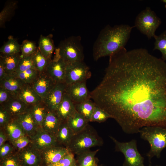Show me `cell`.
<instances>
[{
    "instance_id": "603a6c76",
    "label": "cell",
    "mask_w": 166,
    "mask_h": 166,
    "mask_svg": "<svg viewBox=\"0 0 166 166\" xmlns=\"http://www.w3.org/2000/svg\"><path fill=\"white\" fill-rule=\"evenodd\" d=\"M20 53L12 55L0 54V61L3 65L7 74H14L21 56Z\"/></svg>"
},
{
    "instance_id": "ac0fdd59",
    "label": "cell",
    "mask_w": 166,
    "mask_h": 166,
    "mask_svg": "<svg viewBox=\"0 0 166 166\" xmlns=\"http://www.w3.org/2000/svg\"><path fill=\"white\" fill-rule=\"evenodd\" d=\"M76 112L74 103L65 92L61 103L55 112L63 121H66Z\"/></svg>"
},
{
    "instance_id": "6da1fadb",
    "label": "cell",
    "mask_w": 166,
    "mask_h": 166,
    "mask_svg": "<svg viewBox=\"0 0 166 166\" xmlns=\"http://www.w3.org/2000/svg\"><path fill=\"white\" fill-rule=\"evenodd\" d=\"M109 57L91 99L126 133L147 126L166 128V62L142 48H125Z\"/></svg>"
},
{
    "instance_id": "277c9868",
    "label": "cell",
    "mask_w": 166,
    "mask_h": 166,
    "mask_svg": "<svg viewBox=\"0 0 166 166\" xmlns=\"http://www.w3.org/2000/svg\"><path fill=\"white\" fill-rule=\"evenodd\" d=\"M139 132L141 137L150 145V150L146 154L149 161L154 156L160 158L161 151L166 148V128L147 126L142 128Z\"/></svg>"
},
{
    "instance_id": "5b68a950",
    "label": "cell",
    "mask_w": 166,
    "mask_h": 166,
    "mask_svg": "<svg viewBox=\"0 0 166 166\" xmlns=\"http://www.w3.org/2000/svg\"><path fill=\"white\" fill-rule=\"evenodd\" d=\"M55 53L67 64L84 61V48L79 35L72 36L61 41Z\"/></svg>"
},
{
    "instance_id": "b9f144b4",
    "label": "cell",
    "mask_w": 166,
    "mask_h": 166,
    "mask_svg": "<svg viewBox=\"0 0 166 166\" xmlns=\"http://www.w3.org/2000/svg\"><path fill=\"white\" fill-rule=\"evenodd\" d=\"M15 149L11 144L5 143L0 147V160L7 157L15 152Z\"/></svg>"
},
{
    "instance_id": "4dcf8cb0",
    "label": "cell",
    "mask_w": 166,
    "mask_h": 166,
    "mask_svg": "<svg viewBox=\"0 0 166 166\" xmlns=\"http://www.w3.org/2000/svg\"><path fill=\"white\" fill-rule=\"evenodd\" d=\"M33 56L35 69L39 73L45 71L49 63L52 59H48L44 57L38 48Z\"/></svg>"
},
{
    "instance_id": "f1b7e54d",
    "label": "cell",
    "mask_w": 166,
    "mask_h": 166,
    "mask_svg": "<svg viewBox=\"0 0 166 166\" xmlns=\"http://www.w3.org/2000/svg\"><path fill=\"white\" fill-rule=\"evenodd\" d=\"M76 110L90 121L96 105L89 99L84 102L74 104Z\"/></svg>"
},
{
    "instance_id": "7a4b0ae2",
    "label": "cell",
    "mask_w": 166,
    "mask_h": 166,
    "mask_svg": "<svg viewBox=\"0 0 166 166\" xmlns=\"http://www.w3.org/2000/svg\"><path fill=\"white\" fill-rule=\"evenodd\" d=\"M134 27L127 24L107 25L101 30L93 45L94 60L109 57L124 48Z\"/></svg>"
},
{
    "instance_id": "5bb4252c",
    "label": "cell",
    "mask_w": 166,
    "mask_h": 166,
    "mask_svg": "<svg viewBox=\"0 0 166 166\" xmlns=\"http://www.w3.org/2000/svg\"><path fill=\"white\" fill-rule=\"evenodd\" d=\"M56 84L44 71L39 73L36 78L31 85L43 101Z\"/></svg>"
},
{
    "instance_id": "e0dca14e",
    "label": "cell",
    "mask_w": 166,
    "mask_h": 166,
    "mask_svg": "<svg viewBox=\"0 0 166 166\" xmlns=\"http://www.w3.org/2000/svg\"><path fill=\"white\" fill-rule=\"evenodd\" d=\"M5 109L9 113L12 118L26 112L29 106L17 97H13L2 105Z\"/></svg>"
},
{
    "instance_id": "484cf974",
    "label": "cell",
    "mask_w": 166,
    "mask_h": 166,
    "mask_svg": "<svg viewBox=\"0 0 166 166\" xmlns=\"http://www.w3.org/2000/svg\"><path fill=\"white\" fill-rule=\"evenodd\" d=\"M29 109L36 123L41 128L49 111L44 102L29 106Z\"/></svg>"
},
{
    "instance_id": "9c48e42d",
    "label": "cell",
    "mask_w": 166,
    "mask_h": 166,
    "mask_svg": "<svg viewBox=\"0 0 166 166\" xmlns=\"http://www.w3.org/2000/svg\"><path fill=\"white\" fill-rule=\"evenodd\" d=\"M30 139L29 144L41 152L48 148L58 146L55 136L47 132L41 128H39Z\"/></svg>"
},
{
    "instance_id": "ffe728a7",
    "label": "cell",
    "mask_w": 166,
    "mask_h": 166,
    "mask_svg": "<svg viewBox=\"0 0 166 166\" xmlns=\"http://www.w3.org/2000/svg\"><path fill=\"white\" fill-rule=\"evenodd\" d=\"M17 97L29 106L43 101L30 84H25L18 93Z\"/></svg>"
},
{
    "instance_id": "d6986e66",
    "label": "cell",
    "mask_w": 166,
    "mask_h": 166,
    "mask_svg": "<svg viewBox=\"0 0 166 166\" xmlns=\"http://www.w3.org/2000/svg\"><path fill=\"white\" fill-rule=\"evenodd\" d=\"M25 84L14 74H7L0 81V87L6 89L14 97H17Z\"/></svg>"
},
{
    "instance_id": "44dd1931",
    "label": "cell",
    "mask_w": 166,
    "mask_h": 166,
    "mask_svg": "<svg viewBox=\"0 0 166 166\" xmlns=\"http://www.w3.org/2000/svg\"><path fill=\"white\" fill-rule=\"evenodd\" d=\"M74 134L66 121H62L55 136L58 146L67 148Z\"/></svg>"
},
{
    "instance_id": "7dc6e473",
    "label": "cell",
    "mask_w": 166,
    "mask_h": 166,
    "mask_svg": "<svg viewBox=\"0 0 166 166\" xmlns=\"http://www.w3.org/2000/svg\"><path fill=\"white\" fill-rule=\"evenodd\" d=\"M72 166H78V165L76 163L73 164Z\"/></svg>"
},
{
    "instance_id": "d4e9b609",
    "label": "cell",
    "mask_w": 166,
    "mask_h": 166,
    "mask_svg": "<svg viewBox=\"0 0 166 166\" xmlns=\"http://www.w3.org/2000/svg\"><path fill=\"white\" fill-rule=\"evenodd\" d=\"M69 127L75 134L84 129L89 124V121L76 112L66 121Z\"/></svg>"
},
{
    "instance_id": "4316f807",
    "label": "cell",
    "mask_w": 166,
    "mask_h": 166,
    "mask_svg": "<svg viewBox=\"0 0 166 166\" xmlns=\"http://www.w3.org/2000/svg\"><path fill=\"white\" fill-rule=\"evenodd\" d=\"M4 128L8 135V140L10 143L25 135L19 124L13 118Z\"/></svg>"
},
{
    "instance_id": "d590c367",
    "label": "cell",
    "mask_w": 166,
    "mask_h": 166,
    "mask_svg": "<svg viewBox=\"0 0 166 166\" xmlns=\"http://www.w3.org/2000/svg\"><path fill=\"white\" fill-rule=\"evenodd\" d=\"M109 118H111V117L109 114L96 105L90 121L101 123Z\"/></svg>"
},
{
    "instance_id": "4fadbf2b",
    "label": "cell",
    "mask_w": 166,
    "mask_h": 166,
    "mask_svg": "<svg viewBox=\"0 0 166 166\" xmlns=\"http://www.w3.org/2000/svg\"><path fill=\"white\" fill-rule=\"evenodd\" d=\"M17 152L21 166H43L44 162L41 152L29 144Z\"/></svg>"
},
{
    "instance_id": "1f68e13d",
    "label": "cell",
    "mask_w": 166,
    "mask_h": 166,
    "mask_svg": "<svg viewBox=\"0 0 166 166\" xmlns=\"http://www.w3.org/2000/svg\"><path fill=\"white\" fill-rule=\"evenodd\" d=\"M155 40L153 50H158L162 54L161 59L166 61V30L160 35H155L153 37Z\"/></svg>"
},
{
    "instance_id": "ba28073f",
    "label": "cell",
    "mask_w": 166,
    "mask_h": 166,
    "mask_svg": "<svg viewBox=\"0 0 166 166\" xmlns=\"http://www.w3.org/2000/svg\"><path fill=\"white\" fill-rule=\"evenodd\" d=\"M91 76L89 68L84 61L71 63L67 65L65 83L69 85L86 81Z\"/></svg>"
},
{
    "instance_id": "8fae6325",
    "label": "cell",
    "mask_w": 166,
    "mask_h": 166,
    "mask_svg": "<svg viewBox=\"0 0 166 166\" xmlns=\"http://www.w3.org/2000/svg\"><path fill=\"white\" fill-rule=\"evenodd\" d=\"M65 93L74 104L91 99L90 92L87 88L86 81L66 85Z\"/></svg>"
},
{
    "instance_id": "681fc988",
    "label": "cell",
    "mask_w": 166,
    "mask_h": 166,
    "mask_svg": "<svg viewBox=\"0 0 166 166\" xmlns=\"http://www.w3.org/2000/svg\"><path fill=\"white\" fill-rule=\"evenodd\" d=\"M148 166H153L151 164H150ZM160 166V165H156V166Z\"/></svg>"
},
{
    "instance_id": "f6af8a7d",
    "label": "cell",
    "mask_w": 166,
    "mask_h": 166,
    "mask_svg": "<svg viewBox=\"0 0 166 166\" xmlns=\"http://www.w3.org/2000/svg\"><path fill=\"white\" fill-rule=\"evenodd\" d=\"M6 75L3 65L0 61V81Z\"/></svg>"
},
{
    "instance_id": "e575fe53",
    "label": "cell",
    "mask_w": 166,
    "mask_h": 166,
    "mask_svg": "<svg viewBox=\"0 0 166 166\" xmlns=\"http://www.w3.org/2000/svg\"><path fill=\"white\" fill-rule=\"evenodd\" d=\"M30 69H35L33 55L29 56H22L21 55L15 73L24 71Z\"/></svg>"
},
{
    "instance_id": "3957f363",
    "label": "cell",
    "mask_w": 166,
    "mask_h": 166,
    "mask_svg": "<svg viewBox=\"0 0 166 166\" xmlns=\"http://www.w3.org/2000/svg\"><path fill=\"white\" fill-rule=\"evenodd\" d=\"M103 144V140L89 124L84 129L74 134L67 148L70 152L77 155Z\"/></svg>"
},
{
    "instance_id": "2e32d148",
    "label": "cell",
    "mask_w": 166,
    "mask_h": 166,
    "mask_svg": "<svg viewBox=\"0 0 166 166\" xmlns=\"http://www.w3.org/2000/svg\"><path fill=\"white\" fill-rule=\"evenodd\" d=\"M69 152L66 147L57 146L48 148L41 153L44 162L46 165L56 163Z\"/></svg>"
},
{
    "instance_id": "ee69618b",
    "label": "cell",
    "mask_w": 166,
    "mask_h": 166,
    "mask_svg": "<svg viewBox=\"0 0 166 166\" xmlns=\"http://www.w3.org/2000/svg\"><path fill=\"white\" fill-rule=\"evenodd\" d=\"M8 140V135L4 128H0V147L5 143Z\"/></svg>"
},
{
    "instance_id": "7c38bea8",
    "label": "cell",
    "mask_w": 166,
    "mask_h": 166,
    "mask_svg": "<svg viewBox=\"0 0 166 166\" xmlns=\"http://www.w3.org/2000/svg\"><path fill=\"white\" fill-rule=\"evenodd\" d=\"M66 86L65 83H56L43 100L49 110H56L62 100Z\"/></svg>"
},
{
    "instance_id": "d6a6232c",
    "label": "cell",
    "mask_w": 166,
    "mask_h": 166,
    "mask_svg": "<svg viewBox=\"0 0 166 166\" xmlns=\"http://www.w3.org/2000/svg\"><path fill=\"white\" fill-rule=\"evenodd\" d=\"M39 72L35 69H30L26 71L14 73L25 84H32Z\"/></svg>"
},
{
    "instance_id": "f546056e",
    "label": "cell",
    "mask_w": 166,
    "mask_h": 166,
    "mask_svg": "<svg viewBox=\"0 0 166 166\" xmlns=\"http://www.w3.org/2000/svg\"><path fill=\"white\" fill-rule=\"evenodd\" d=\"M21 45L12 36L8 38L7 42L5 43L0 49V53L5 55H12L20 53Z\"/></svg>"
},
{
    "instance_id": "83f0119b",
    "label": "cell",
    "mask_w": 166,
    "mask_h": 166,
    "mask_svg": "<svg viewBox=\"0 0 166 166\" xmlns=\"http://www.w3.org/2000/svg\"><path fill=\"white\" fill-rule=\"evenodd\" d=\"M99 149L88 150L77 155L78 166H97L95 156Z\"/></svg>"
},
{
    "instance_id": "60d3db41",
    "label": "cell",
    "mask_w": 166,
    "mask_h": 166,
    "mask_svg": "<svg viewBox=\"0 0 166 166\" xmlns=\"http://www.w3.org/2000/svg\"><path fill=\"white\" fill-rule=\"evenodd\" d=\"M12 119L9 113L0 105V127L4 128Z\"/></svg>"
},
{
    "instance_id": "bcb514c9",
    "label": "cell",
    "mask_w": 166,
    "mask_h": 166,
    "mask_svg": "<svg viewBox=\"0 0 166 166\" xmlns=\"http://www.w3.org/2000/svg\"><path fill=\"white\" fill-rule=\"evenodd\" d=\"M161 2H162L165 4L164 7L165 8H166V0H161Z\"/></svg>"
},
{
    "instance_id": "8d00e7d4",
    "label": "cell",
    "mask_w": 166,
    "mask_h": 166,
    "mask_svg": "<svg viewBox=\"0 0 166 166\" xmlns=\"http://www.w3.org/2000/svg\"><path fill=\"white\" fill-rule=\"evenodd\" d=\"M38 48L35 44L29 40H24L21 45V54L22 56L33 55L36 51Z\"/></svg>"
},
{
    "instance_id": "836d02e7",
    "label": "cell",
    "mask_w": 166,
    "mask_h": 166,
    "mask_svg": "<svg viewBox=\"0 0 166 166\" xmlns=\"http://www.w3.org/2000/svg\"><path fill=\"white\" fill-rule=\"evenodd\" d=\"M16 1H9L0 13V26H2L10 17L17 6Z\"/></svg>"
},
{
    "instance_id": "30bf717a",
    "label": "cell",
    "mask_w": 166,
    "mask_h": 166,
    "mask_svg": "<svg viewBox=\"0 0 166 166\" xmlns=\"http://www.w3.org/2000/svg\"><path fill=\"white\" fill-rule=\"evenodd\" d=\"M67 65L55 53L53 59L49 63L45 71L56 83H65Z\"/></svg>"
},
{
    "instance_id": "52a82bcc",
    "label": "cell",
    "mask_w": 166,
    "mask_h": 166,
    "mask_svg": "<svg viewBox=\"0 0 166 166\" xmlns=\"http://www.w3.org/2000/svg\"><path fill=\"white\" fill-rule=\"evenodd\" d=\"M110 137L115 144L116 151L122 152L124 156L123 166H145L144 158L138 151L136 140L122 142L112 136Z\"/></svg>"
},
{
    "instance_id": "c3c4849f",
    "label": "cell",
    "mask_w": 166,
    "mask_h": 166,
    "mask_svg": "<svg viewBox=\"0 0 166 166\" xmlns=\"http://www.w3.org/2000/svg\"><path fill=\"white\" fill-rule=\"evenodd\" d=\"M46 166H53V165L51 164H49L46 165Z\"/></svg>"
},
{
    "instance_id": "f35d334b",
    "label": "cell",
    "mask_w": 166,
    "mask_h": 166,
    "mask_svg": "<svg viewBox=\"0 0 166 166\" xmlns=\"http://www.w3.org/2000/svg\"><path fill=\"white\" fill-rule=\"evenodd\" d=\"M30 142V138L25 135L10 143L14 147L16 151L18 152L28 145Z\"/></svg>"
},
{
    "instance_id": "9a60e30c",
    "label": "cell",
    "mask_w": 166,
    "mask_h": 166,
    "mask_svg": "<svg viewBox=\"0 0 166 166\" xmlns=\"http://www.w3.org/2000/svg\"><path fill=\"white\" fill-rule=\"evenodd\" d=\"M19 124L25 135L30 138L33 136L40 127L29 109L26 112L13 118Z\"/></svg>"
},
{
    "instance_id": "7402d4cb",
    "label": "cell",
    "mask_w": 166,
    "mask_h": 166,
    "mask_svg": "<svg viewBox=\"0 0 166 166\" xmlns=\"http://www.w3.org/2000/svg\"><path fill=\"white\" fill-rule=\"evenodd\" d=\"M62 121L55 112L49 110L41 128L47 132L55 136Z\"/></svg>"
},
{
    "instance_id": "8992f818",
    "label": "cell",
    "mask_w": 166,
    "mask_h": 166,
    "mask_svg": "<svg viewBox=\"0 0 166 166\" xmlns=\"http://www.w3.org/2000/svg\"><path fill=\"white\" fill-rule=\"evenodd\" d=\"M161 22L155 13L147 7L137 16L134 26L150 39L156 35L155 32Z\"/></svg>"
},
{
    "instance_id": "74e56055",
    "label": "cell",
    "mask_w": 166,
    "mask_h": 166,
    "mask_svg": "<svg viewBox=\"0 0 166 166\" xmlns=\"http://www.w3.org/2000/svg\"><path fill=\"white\" fill-rule=\"evenodd\" d=\"M0 166H21L18 153L15 151L0 160Z\"/></svg>"
},
{
    "instance_id": "7bdbcfd3",
    "label": "cell",
    "mask_w": 166,
    "mask_h": 166,
    "mask_svg": "<svg viewBox=\"0 0 166 166\" xmlns=\"http://www.w3.org/2000/svg\"><path fill=\"white\" fill-rule=\"evenodd\" d=\"M13 97L14 96L8 91L0 87V105H3Z\"/></svg>"
},
{
    "instance_id": "cb8c5ba5",
    "label": "cell",
    "mask_w": 166,
    "mask_h": 166,
    "mask_svg": "<svg viewBox=\"0 0 166 166\" xmlns=\"http://www.w3.org/2000/svg\"><path fill=\"white\" fill-rule=\"evenodd\" d=\"M52 35L47 36L41 35L39 40L38 49L42 55L48 59H51L53 53L55 50Z\"/></svg>"
},
{
    "instance_id": "ab89813d",
    "label": "cell",
    "mask_w": 166,
    "mask_h": 166,
    "mask_svg": "<svg viewBox=\"0 0 166 166\" xmlns=\"http://www.w3.org/2000/svg\"><path fill=\"white\" fill-rule=\"evenodd\" d=\"M74 155L73 153L69 152L59 161L52 165L53 166H72L77 163Z\"/></svg>"
}]
</instances>
